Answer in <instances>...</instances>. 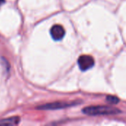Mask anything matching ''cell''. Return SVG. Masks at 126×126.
Wrapping results in <instances>:
<instances>
[{
    "label": "cell",
    "instance_id": "277c9868",
    "mask_svg": "<svg viewBox=\"0 0 126 126\" xmlns=\"http://www.w3.org/2000/svg\"><path fill=\"white\" fill-rule=\"evenodd\" d=\"M50 35L55 41H60L65 35V30L61 25L55 24L50 29Z\"/></svg>",
    "mask_w": 126,
    "mask_h": 126
},
{
    "label": "cell",
    "instance_id": "6da1fadb",
    "mask_svg": "<svg viewBox=\"0 0 126 126\" xmlns=\"http://www.w3.org/2000/svg\"><path fill=\"white\" fill-rule=\"evenodd\" d=\"M83 113L89 116L99 115H113L120 113V111L106 106H89L83 109Z\"/></svg>",
    "mask_w": 126,
    "mask_h": 126
},
{
    "label": "cell",
    "instance_id": "52a82bcc",
    "mask_svg": "<svg viewBox=\"0 0 126 126\" xmlns=\"http://www.w3.org/2000/svg\"><path fill=\"white\" fill-rule=\"evenodd\" d=\"M4 1H5V0H0V5L2 4L3 3H4Z\"/></svg>",
    "mask_w": 126,
    "mask_h": 126
},
{
    "label": "cell",
    "instance_id": "8992f818",
    "mask_svg": "<svg viewBox=\"0 0 126 126\" xmlns=\"http://www.w3.org/2000/svg\"><path fill=\"white\" fill-rule=\"evenodd\" d=\"M106 100L111 104H117L120 101V100L117 97H114V96H107Z\"/></svg>",
    "mask_w": 126,
    "mask_h": 126
},
{
    "label": "cell",
    "instance_id": "3957f363",
    "mask_svg": "<svg viewBox=\"0 0 126 126\" xmlns=\"http://www.w3.org/2000/svg\"><path fill=\"white\" fill-rule=\"evenodd\" d=\"M78 66L82 71H87L92 69L94 65V60L90 55H83L78 60Z\"/></svg>",
    "mask_w": 126,
    "mask_h": 126
},
{
    "label": "cell",
    "instance_id": "7a4b0ae2",
    "mask_svg": "<svg viewBox=\"0 0 126 126\" xmlns=\"http://www.w3.org/2000/svg\"><path fill=\"white\" fill-rule=\"evenodd\" d=\"M77 104H78V103H75V102H71V103L56 102V103H48V104L40 106L37 109H41V110H58V109H62L71 107V106H75Z\"/></svg>",
    "mask_w": 126,
    "mask_h": 126
},
{
    "label": "cell",
    "instance_id": "5b68a950",
    "mask_svg": "<svg viewBox=\"0 0 126 126\" xmlns=\"http://www.w3.org/2000/svg\"><path fill=\"white\" fill-rule=\"evenodd\" d=\"M18 122H19V118L15 117L0 121V125H16L18 123Z\"/></svg>",
    "mask_w": 126,
    "mask_h": 126
}]
</instances>
